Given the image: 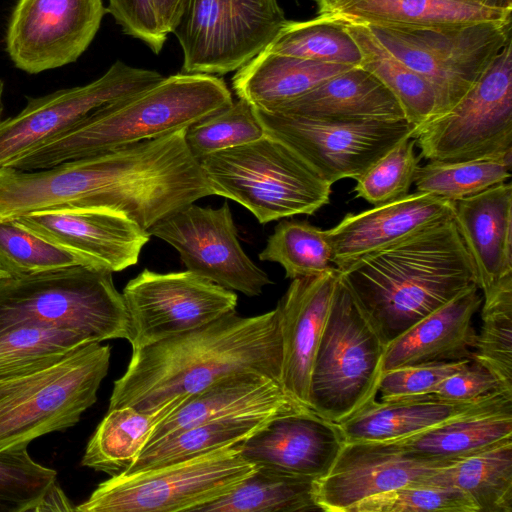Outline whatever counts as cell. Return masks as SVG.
<instances>
[{"instance_id": "cell-28", "label": "cell", "mask_w": 512, "mask_h": 512, "mask_svg": "<svg viewBox=\"0 0 512 512\" xmlns=\"http://www.w3.org/2000/svg\"><path fill=\"white\" fill-rule=\"evenodd\" d=\"M352 67L262 51L236 71L232 88L238 98L268 111Z\"/></svg>"}, {"instance_id": "cell-10", "label": "cell", "mask_w": 512, "mask_h": 512, "mask_svg": "<svg viewBox=\"0 0 512 512\" xmlns=\"http://www.w3.org/2000/svg\"><path fill=\"white\" fill-rule=\"evenodd\" d=\"M288 21L278 0H184L172 33L182 73L222 76L264 51Z\"/></svg>"}, {"instance_id": "cell-3", "label": "cell", "mask_w": 512, "mask_h": 512, "mask_svg": "<svg viewBox=\"0 0 512 512\" xmlns=\"http://www.w3.org/2000/svg\"><path fill=\"white\" fill-rule=\"evenodd\" d=\"M232 103L228 86L218 76L179 72L96 110L71 131L8 166L32 171L106 153L187 129Z\"/></svg>"}, {"instance_id": "cell-37", "label": "cell", "mask_w": 512, "mask_h": 512, "mask_svg": "<svg viewBox=\"0 0 512 512\" xmlns=\"http://www.w3.org/2000/svg\"><path fill=\"white\" fill-rule=\"evenodd\" d=\"M258 257L280 264L291 280L336 269L326 230L307 221H280Z\"/></svg>"}, {"instance_id": "cell-46", "label": "cell", "mask_w": 512, "mask_h": 512, "mask_svg": "<svg viewBox=\"0 0 512 512\" xmlns=\"http://www.w3.org/2000/svg\"><path fill=\"white\" fill-rule=\"evenodd\" d=\"M107 12L124 34L142 41L158 54L167 39L162 31L153 0H108Z\"/></svg>"}, {"instance_id": "cell-29", "label": "cell", "mask_w": 512, "mask_h": 512, "mask_svg": "<svg viewBox=\"0 0 512 512\" xmlns=\"http://www.w3.org/2000/svg\"><path fill=\"white\" fill-rule=\"evenodd\" d=\"M512 439V402L481 410L394 441L413 458L450 465Z\"/></svg>"}, {"instance_id": "cell-30", "label": "cell", "mask_w": 512, "mask_h": 512, "mask_svg": "<svg viewBox=\"0 0 512 512\" xmlns=\"http://www.w3.org/2000/svg\"><path fill=\"white\" fill-rule=\"evenodd\" d=\"M188 395L171 399L150 412L132 406L109 409L90 438L81 465L111 476L124 472L143 450L158 424Z\"/></svg>"}, {"instance_id": "cell-12", "label": "cell", "mask_w": 512, "mask_h": 512, "mask_svg": "<svg viewBox=\"0 0 512 512\" xmlns=\"http://www.w3.org/2000/svg\"><path fill=\"white\" fill-rule=\"evenodd\" d=\"M254 109L265 133L288 145L330 185L356 180L414 130L406 120L319 119Z\"/></svg>"}, {"instance_id": "cell-26", "label": "cell", "mask_w": 512, "mask_h": 512, "mask_svg": "<svg viewBox=\"0 0 512 512\" xmlns=\"http://www.w3.org/2000/svg\"><path fill=\"white\" fill-rule=\"evenodd\" d=\"M268 112L333 120H406L394 95L360 66L341 72Z\"/></svg>"}, {"instance_id": "cell-44", "label": "cell", "mask_w": 512, "mask_h": 512, "mask_svg": "<svg viewBox=\"0 0 512 512\" xmlns=\"http://www.w3.org/2000/svg\"><path fill=\"white\" fill-rule=\"evenodd\" d=\"M0 252L22 273L79 265L68 252L25 230L13 219H0Z\"/></svg>"}, {"instance_id": "cell-8", "label": "cell", "mask_w": 512, "mask_h": 512, "mask_svg": "<svg viewBox=\"0 0 512 512\" xmlns=\"http://www.w3.org/2000/svg\"><path fill=\"white\" fill-rule=\"evenodd\" d=\"M241 443L162 467L113 475L75 511L196 512L255 470L256 465L242 456Z\"/></svg>"}, {"instance_id": "cell-7", "label": "cell", "mask_w": 512, "mask_h": 512, "mask_svg": "<svg viewBox=\"0 0 512 512\" xmlns=\"http://www.w3.org/2000/svg\"><path fill=\"white\" fill-rule=\"evenodd\" d=\"M387 344L338 276L310 379V409L339 423L376 398Z\"/></svg>"}, {"instance_id": "cell-39", "label": "cell", "mask_w": 512, "mask_h": 512, "mask_svg": "<svg viewBox=\"0 0 512 512\" xmlns=\"http://www.w3.org/2000/svg\"><path fill=\"white\" fill-rule=\"evenodd\" d=\"M481 317L482 329L471 359L512 394V283L484 298Z\"/></svg>"}, {"instance_id": "cell-14", "label": "cell", "mask_w": 512, "mask_h": 512, "mask_svg": "<svg viewBox=\"0 0 512 512\" xmlns=\"http://www.w3.org/2000/svg\"><path fill=\"white\" fill-rule=\"evenodd\" d=\"M132 350L206 325L236 311L238 297L188 270H143L123 289Z\"/></svg>"}, {"instance_id": "cell-42", "label": "cell", "mask_w": 512, "mask_h": 512, "mask_svg": "<svg viewBox=\"0 0 512 512\" xmlns=\"http://www.w3.org/2000/svg\"><path fill=\"white\" fill-rule=\"evenodd\" d=\"M57 472L35 462L27 447L0 451V512H33Z\"/></svg>"}, {"instance_id": "cell-19", "label": "cell", "mask_w": 512, "mask_h": 512, "mask_svg": "<svg viewBox=\"0 0 512 512\" xmlns=\"http://www.w3.org/2000/svg\"><path fill=\"white\" fill-rule=\"evenodd\" d=\"M279 381L257 372L225 375L186 399L152 432L147 445L199 424L245 417L276 418L309 412Z\"/></svg>"}, {"instance_id": "cell-38", "label": "cell", "mask_w": 512, "mask_h": 512, "mask_svg": "<svg viewBox=\"0 0 512 512\" xmlns=\"http://www.w3.org/2000/svg\"><path fill=\"white\" fill-rule=\"evenodd\" d=\"M511 168L512 153L461 162L430 161L419 165L413 184L418 192L455 201L507 182Z\"/></svg>"}, {"instance_id": "cell-40", "label": "cell", "mask_w": 512, "mask_h": 512, "mask_svg": "<svg viewBox=\"0 0 512 512\" xmlns=\"http://www.w3.org/2000/svg\"><path fill=\"white\" fill-rule=\"evenodd\" d=\"M265 135L252 104L238 98L228 107L186 129L185 140L199 161L215 152L243 145Z\"/></svg>"}, {"instance_id": "cell-5", "label": "cell", "mask_w": 512, "mask_h": 512, "mask_svg": "<svg viewBox=\"0 0 512 512\" xmlns=\"http://www.w3.org/2000/svg\"><path fill=\"white\" fill-rule=\"evenodd\" d=\"M199 163L214 195L242 205L261 224L312 215L330 202L332 185L288 145L266 133Z\"/></svg>"}, {"instance_id": "cell-11", "label": "cell", "mask_w": 512, "mask_h": 512, "mask_svg": "<svg viewBox=\"0 0 512 512\" xmlns=\"http://www.w3.org/2000/svg\"><path fill=\"white\" fill-rule=\"evenodd\" d=\"M420 156L461 162L512 153V41L449 111L413 130Z\"/></svg>"}, {"instance_id": "cell-27", "label": "cell", "mask_w": 512, "mask_h": 512, "mask_svg": "<svg viewBox=\"0 0 512 512\" xmlns=\"http://www.w3.org/2000/svg\"><path fill=\"white\" fill-rule=\"evenodd\" d=\"M511 15L466 0H346L317 17L341 25L438 27L508 21Z\"/></svg>"}, {"instance_id": "cell-18", "label": "cell", "mask_w": 512, "mask_h": 512, "mask_svg": "<svg viewBox=\"0 0 512 512\" xmlns=\"http://www.w3.org/2000/svg\"><path fill=\"white\" fill-rule=\"evenodd\" d=\"M444 463L411 457L393 442L344 443L330 470L315 480L321 511L348 512L364 498L427 478Z\"/></svg>"}, {"instance_id": "cell-13", "label": "cell", "mask_w": 512, "mask_h": 512, "mask_svg": "<svg viewBox=\"0 0 512 512\" xmlns=\"http://www.w3.org/2000/svg\"><path fill=\"white\" fill-rule=\"evenodd\" d=\"M163 78L155 70L117 60L88 84L28 97L19 113L0 119V168L71 131L96 110L137 94Z\"/></svg>"}, {"instance_id": "cell-22", "label": "cell", "mask_w": 512, "mask_h": 512, "mask_svg": "<svg viewBox=\"0 0 512 512\" xmlns=\"http://www.w3.org/2000/svg\"><path fill=\"white\" fill-rule=\"evenodd\" d=\"M453 218V201L424 192L353 214L326 230L336 269L442 220Z\"/></svg>"}, {"instance_id": "cell-32", "label": "cell", "mask_w": 512, "mask_h": 512, "mask_svg": "<svg viewBox=\"0 0 512 512\" xmlns=\"http://www.w3.org/2000/svg\"><path fill=\"white\" fill-rule=\"evenodd\" d=\"M360 52L359 66L375 76L397 99L414 129L435 116L436 99L429 84L395 56L363 24L343 25Z\"/></svg>"}, {"instance_id": "cell-9", "label": "cell", "mask_w": 512, "mask_h": 512, "mask_svg": "<svg viewBox=\"0 0 512 512\" xmlns=\"http://www.w3.org/2000/svg\"><path fill=\"white\" fill-rule=\"evenodd\" d=\"M368 27L429 84L436 99L434 117L453 108L512 41V20L438 27Z\"/></svg>"}, {"instance_id": "cell-43", "label": "cell", "mask_w": 512, "mask_h": 512, "mask_svg": "<svg viewBox=\"0 0 512 512\" xmlns=\"http://www.w3.org/2000/svg\"><path fill=\"white\" fill-rule=\"evenodd\" d=\"M415 145L414 138L406 137L379 158L356 179V196L374 206L406 196L419 167Z\"/></svg>"}, {"instance_id": "cell-53", "label": "cell", "mask_w": 512, "mask_h": 512, "mask_svg": "<svg viewBox=\"0 0 512 512\" xmlns=\"http://www.w3.org/2000/svg\"><path fill=\"white\" fill-rule=\"evenodd\" d=\"M3 92H4V84L2 80L0 79V117L3 112Z\"/></svg>"}, {"instance_id": "cell-25", "label": "cell", "mask_w": 512, "mask_h": 512, "mask_svg": "<svg viewBox=\"0 0 512 512\" xmlns=\"http://www.w3.org/2000/svg\"><path fill=\"white\" fill-rule=\"evenodd\" d=\"M473 284L391 341L384 371L425 363L471 359L477 341L472 318L482 304Z\"/></svg>"}, {"instance_id": "cell-35", "label": "cell", "mask_w": 512, "mask_h": 512, "mask_svg": "<svg viewBox=\"0 0 512 512\" xmlns=\"http://www.w3.org/2000/svg\"><path fill=\"white\" fill-rule=\"evenodd\" d=\"M89 343L73 331L37 324L0 330V378L48 366Z\"/></svg>"}, {"instance_id": "cell-15", "label": "cell", "mask_w": 512, "mask_h": 512, "mask_svg": "<svg viewBox=\"0 0 512 512\" xmlns=\"http://www.w3.org/2000/svg\"><path fill=\"white\" fill-rule=\"evenodd\" d=\"M174 247L188 271L249 297L262 294L271 279L241 247L227 202L219 208L191 203L148 230Z\"/></svg>"}, {"instance_id": "cell-45", "label": "cell", "mask_w": 512, "mask_h": 512, "mask_svg": "<svg viewBox=\"0 0 512 512\" xmlns=\"http://www.w3.org/2000/svg\"><path fill=\"white\" fill-rule=\"evenodd\" d=\"M470 360L425 363L384 371L378 388L380 399L431 393L440 382L465 367Z\"/></svg>"}, {"instance_id": "cell-50", "label": "cell", "mask_w": 512, "mask_h": 512, "mask_svg": "<svg viewBox=\"0 0 512 512\" xmlns=\"http://www.w3.org/2000/svg\"><path fill=\"white\" fill-rule=\"evenodd\" d=\"M23 274L20 269L0 252V279Z\"/></svg>"}, {"instance_id": "cell-16", "label": "cell", "mask_w": 512, "mask_h": 512, "mask_svg": "<svg viewBox=\"0 0 512 512\" xmlns=\"http://www.w3.org/2000/svg\"><path fill=\"white\" fill-rule=\"evenodd\" d=\"M106 12L103 0H18L7 27V52L29 74L73 63Z\"/></svg>"}, {"instance_id": "cell-31", "label": "cell", "mask_w": 512, "mask_h": 512, "mask_svg": "<svg viewBox=\"0 0 512 512\" xmlns=\"http://www.w3.org/2000/svg\"><path fill=\"white\" fill-rule=\"evenodd\" d=\"M422 482L458 488L478 512H512V439L441 467Z\"/></svg>"}, {"instance_id": "cell-20", "label": "cell", "mask_w": 512, "mask_h": 512, "mask_svg": "<svg viewBox=\"0 0 512 512\" xmlns=\"http://www.w3.org/2000/svg\"><path fill=\"white\" fill-rule=\"evenodd\" d=\"M338 276L334 269L292 279L277 306L282 339L280 383L288 395L308 409L314 358Z\"/></svg>"}, {"instance_id": "cell-6", "label": "cell", "mask_w": 512, "mask_h": 512, "mask_svg": "<svg viewBox=\"0 0 512 512\" xmlns=\"http://www.w3.org/2000/svg\"><path fill=\"white\" fill-rule=\"evenodd\" d=\"M111 347L92 342L39 369L0 378V451L74 426L97 400Z\"/></svg>"}, {"instance_id": "cell-23", "label": "cell", "mask_w": 512, "mask_h": 512, "mask_svg": "<svg viewBox=\"0 0 512 512\" xmlns=\"http://www.w3.org/2000/svg\"><path fill=\"white\" fill-rule=\"evenodd\" d=\"M453 220L484 298L512 283V185L504 182L453 201Z\"/></svg>"}, {"instance_id": "cell-4", "label": "cell", "mask_w": 512, "mask_h": 512, "mask_svg": "<svg viewBox=\"0 0 512 512\" xmlns=\"http://www.w3.org/2000/svg\"><path fill=\"white\" fill-rule=\"evenodd\" d=\"M37 324L92 342L130 340V321L112 273L85 266L0 279V330Z\"/></svg>"}, {"instance_id": "cell-33", "label": "cell", "mask_w": 512, "mask_h": 512, "mask_svg": "<svg viewBox=\"0 0 512 512\" xmlns=\"http://www.w3.org/2000/svg\"><path fill=\"white\" fill-rule=\"evenodd\" d=\"M315 480L256 466L230 492L199 507L197 512H308L315 502Z\"/></svg>"}, {"instance_id": "cell-34", "label": "cell", "mask_w": 512, "mask_h": 512, "mask_svg": "<svg viewBox=\"0 0 512 512\" xmlns=\"http://www.w3.org/2000/svg\"><path fill=\"white\" fill-rule=\"evenodd\" d=\"M272 419L274 418L245 417L189 427L145 446L122 473L130 474L162 467L239 444Z\"/></svg>"}, {"instance_id": "cell-47", "label": "cell", "mask_w": 512, "mask_h": 512, "mask_svg": "<svg viewBox=\"0 0 512 512\" xmlns=\"http://www.w3.org/2000/svg\"><path fill=\"white\" fill-rule=\"evenodd\" d=\"M497 390H504L498 380L471 359L465 367L445 378L428 394L446 401L462 402L479 399Z\"/></svg>"}, {"instance_id": "cell-41", "label": "cell", "mask_w": 512, "mask_h": 512, "mask_svg": "<svg viewBox=\"0 0 512 512\" xmlns=\"http://www.w3.org/2000/svg\"><path fill=\"white\" fill-rule=\"evenodd\" d=\"M478 512L475 503L449 485L413 482L373 495L356 503L348 512Z\"/></svg>"}, {"instance_id": "cell-48", "label": "cell", "mask_w": 512, "mask_h": 512, "mask_svg": "<svg viewBox=\"0 0 512 512\" xmlns=\"http://www.w3.org/2000/svg\"><path fill=\"white\" fill-rule=\"evenodd\" d=\"M157 19L162 31L168 36L181 15L184 0H153Z\"/></svg>"}, {"instance_id": "cell-52", "label": "cell", "mask_w": 512, "mask_h": 512, "mask_svg": "<svg viewBox=\"0 0 512 512\" xmlns=\"http://www.w3.org/2000/svg\"><path fill=\"white\" fill-rule=\"evenodd\" d=\"M346 0H315L317 5V15L326 14L336 8Z\"/></svg>"}, {"instance_id": "cell-1", "label": "cell", "mask_w": 512, "mask_h": 512, "mask_svg": "<svg viewBox=\"0 0 512 512\" xmlns=\"http://www.w3.org/2000/svg\"><path fill=\"white\" fill-rule=\"evenodd\" d=\"M281 366L278 308L252 317L233 311L132 350L125 373L114 382L109 409L154 411L235 372H257L280 382Z\"/></svg>"}, {"instance_id": "cell-24", "label": "cell", "mask_w": 512, "mask_h": 512, "mask_svg": "<svg viewBox=\"0 0 512 512\" xmlns=\"http://www.w3.org/2000/svg\"><path fill=\"white\" fill-rule=\"evenodd\" d=\"M508 402H512V394L504 390L462 402L442 400L431 394L380 401L375 398L336 424L344 443L394 442Z\"/></svg>"}, {"instance_id": "cell-51", "label": "cell", "mask_w": 512, "mask_h": 512, "mask_svg": "<svg viewBox=\"0 0 512 512\" xmlns=\"http://www.w3.org/2000/svg\"><path fill=\"white\" fill-rule=\"evenodd\" d=\"M476 4H481L487 7L512 10V0H466Z\"/></svg>"}, {"instance_id": "cell-21", "label": "cell", "mask_w": 512, "mask_h": 512, "mask_svg": "<svg viewBox=\"0 0 512 512\" xmlns=\"http://www.w3.org/2000/svg\"><path fill=\"white\" fill-rule=\"evenodd\" d=\"M343 445L337 424L309 411L270 420L241 443V454L256 466L318 479Z\"/></svg>"}, {"instance_id": "cell-49", "label": "cell", "mask_w": 512, "mask_h": 512, "mask_svg": "<svg viewBox=\"0 0 512 512\" xmlns=\"http://www.w3.org/2000/svg\"><path fill=\"white\" fill-rule=\"evenodd\" d=\"M43 511H75V507L65 496L57 480L46 490L45 494L34 508L33 512Z\"/></svg>"}, {"instance_id": "cell-36", "label": "cell", "mask_w": 512, "mask_h": 512, "mask_svg": "<svg viewBox=\"0 0 512 512\" xmlns=\"http://www.w3.org/2000/svg\"><path fill=\"white\" fill-rule=\"evenodd\" d=\"M264 51L353 67L361 60L345 27L317 16L306 21L288 20Z\"/></svg>"}, {"instance_id": "cell-17", "label": "cell", "mask_w": 512, "mask_h": 512, "mask_svg": "<svg viewBox=\"0 0 512 512\" xmlns=\"http://www.w3.org/2000/svg\"><path fill=\"white\" fill-rule=\"evenodd\" d=\"M13 220L68 252L81 266L119 272L135 265L150 235L125 215L107 209H56Z\"/></svg>"}, {"instance_id": "cell-2", "label": "cell", "mask_w": 512, "mask_h": 512, "mask_svg": "<svg viewBox=\"0 0 512 512\" xmlns=\"http://www.w3.org/2000/svg\"><path fill=\"white\" fill-rule=\"evenodd\" d=\"M338 272L387 345L477 284L453 218L365 254Z\"/></svg>"}]
</instances>
